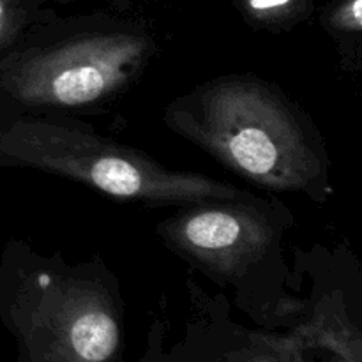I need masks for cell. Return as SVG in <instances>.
I'll use <instances>...</instances> for the list:
<instances>
[{
	"label": "cell",
	"instance_id": "obj_1",
	"mask_svg": "<svg viewBox=\"0 0 362 362\" xmlns=\"http://www.w3.org/2000/svg\"><path fill=\"white\" fill-rule=\"evenodd\" d=\"M172 122L233 172L271 189H306L324 170L292 108L260 81L202 87L172 110Z\"/></svg>",
	"mask_w": 362,
	"mask_h": 362
},
{
	"label": "cell",
	"instance_id": "obj_2",
	"mask_svg": "<svg viewBox=\"0 0 362 362\" xmlns=\"http://www.w3.org/2000/svg\"><path fill=\"white\" fill-rule=\"evenodd\" d=\"M0 156L13 165L57 173L122 200L200 205L244 198L243 191L228 184L173 172L133 148L41 117H14L0 124Z\"/></svg>",
	"mask_w": 362,
	"mask_h": 362
},
{
	"label": "cell",
	"instance_id": "obj_3",
	"mask_svg": "<svg viewBox=\"0 0 362 362\" xmlns=\"http://www.w3.org/2000/svg\"><path fill=\"white\" fill-rule=\"evenodd\" d=\"M16 362H120L122 318L101 286L41 272L4 311Z\"/></svg>",
	"mask_w": 362,
	"mask_h": 362
},
{
	"label": "cell",
	"instance_id": "obj_4",
	"mask_svg": "<svg viewBox=\"0 0 362 362\" xmlns=\"http://www.w3.org/2000/svg\"><path fill=\"white\" fill-rule=\"evenodd\" d=\"M151 41L127 32L87 34L28 57L9 76L14 98L41 108H81L119 90L144 66Z\"/></svg>",
	"mask_w": 362,
	"mask_h": 362
},
{
	"label": "cell",
	"instance_id": "obj_5",
	"mask_svg": "<svg viewBox=\"0 0 362 362\" xmlns=\"http://www.w3.org/2000/svg\"><path fill=\"white\" fill-rule=\"evenodd\" d=\"M239 200L187 211L166 225L165 235L198 264L235 274L253 264L276 239L271 223Z\"/></svg>",
	"mask_w": 362,
	"mask_h": 362
},
{
	"label": "cell",
	"instance_id": "obj_6",
	"mask_svg": "<svg viewBox=\"0 0 362 362\" xmlns=\"http://www.w3.org/2000/svg\"><path fill=\"white\" fill-rule=\"evenodd\" d=\"M296 336H272L214 324L189 331L166 362H310Z\"/></svg>",
	"mask_w": 362,
	"mask_h": 362
},
{
	"label": "cell",
	"instance_id": "obj_7",
	"mask_svg": "<svg viewBox=\"0 0 362 362\" xmlns=\"http://www.w3.org/2000/svg\"><path fill=\"white\" fill-rule=\"evenodd\" d=\"M240 7L251 20L278 23L310 7V0H240Z\"/></svg>",
	"mask_w": 362,
	"mask_h": 362
},
{
	"label": "cell",
	"instance_id": "obj_8",
	"mask_svg": "<svg viewBox=\"0 0 362 362\" xmlns=\"http://www.w3.org/2000/svg\"><path fill=\"white\" fill-rule=\"evenodd\" d=\"M37 4L39 0H0V46L13 41Z\"/></svg>",
	"mask_w": 362,
	"mask_h": 362
},
{
	"label": "cell",
	"instance_id": "obj_9",
	"mask_svg": "<svg viewBox=\"0 0 362 362\" xmlns=\"http://www.w3.org/2000/svg\"><path fill=\"white\" fill-rule=\"evenodd\" d=\"M329 25L336 32L359 34L362 28V0H339L329 13Z\"/></svg>",
	"mask_w": 362,
	"mask_h": 362
},
{
	"label": "cell",
	"instance_id": "obj_10",
	"mask_svg": "<svg viewBox=\"0 0 362 362\" xmlns=\"http://www.w3.org/2000/svg\"><path fill=\"white\" fill-rule=\"evenodd\" d=\"M161 324H156L148 332V343L140 362H166L165 338H163Z\"/></svg>",
	"mask_w": 362,
	"mask_h": 362
},
{
	"label": "cell",
	"instance_id": "obj_11",
	"mask_svg": "<svg viewBox=\"0 0 362 362\" xmlns=\"http://www.w3.org/2000/svg\"><path fill=\"white\" fill-rule=\"evenodd\" d=\"M329 362H346L345 359H341V357H338V356H334V354H332V359L329 361Z\"/></svg>",
	"mask_w": 362,
	"mask_h": 362
},
{
	"label": "cell",
	"instance_id": "obj_12",
	"mask_svg": "<svg viewBox=\"0 0 362 362\" xmlns=\"http://www.w3.org/2000/svg\"><path fill=\"white\" fill-rule=\"evenodd\" d=\"M112 2H122V0H112Z\"/></svg>",
	"mask_w": 362,
	"mask_h": 362
}]
</instances>
